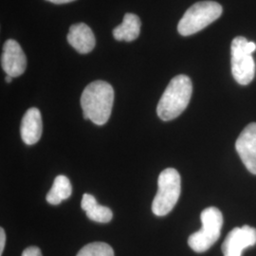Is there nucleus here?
Returning a JSON list of instances; mask_svg holds the SVG:
<instances>
[{"mask_svg": "<svg viewBox=\"0 0 256 256\" xmlns=\"http://www.w3.org/2000/svg\"><path fill=\"white\" fill-rule=\"evenodd\" d=\"M236 149L248 172L256 174V122L244 128L236 140Z\"/></svg>", "mask_w": 256, "mask_h": 256, "instance_id": "obj_9", "label": "nucleus"}, {"mask_svg": "<svg viewBox=\"0 0 256 256\" xmlns=\"http://www.w3.org/2000/svg\"><path fill=\"white\" fill-rule=\"evenodd\" d=\"M5 80H6V82H12V77L10 76V75H7L6 78H5Z\"/></svg>", "mask_w": 256, "mask_h": 256, "instance_id": "obj_19", "label": "nucleus"}, {"mask_svg": "<svg viewBox=\"0 0 256 256\" xmlns=\"http://www.w3.org/2000/svg\"><path fill=\"white\" fill-rule=\"evenodd\" d=\"M68 41L70 46L82 54L90 52L96 44L92 28L84 23H77L70 28Z\"/></svg>", "mask_w": 256, "mask_h": 256, "instance_id": "obj_11", "label": "nucleus"}, {"mask_svg": "<svg viewBox=\"0 0 256 256\" xmlns=\"http://www.w3.org/2000/svg\"><path fill=\"white\" fill-rule=\"evenodd\" d=\"M222 7L214 1H202L186 10L178 22V30L182 36H189L200 32L214 21L220 18Z\"/></svg>", "mask_w": 256, "mask_h": 256, "instance_id": "obj_3", "label": "nucleus"}, {"mask_svg": "<svg viewBox=\"0 0 256 256\" xmlns=\"http://www.w3.org/2000/svg\"><path fill=\"white\" fill-rule=\"evenodd\" d=\"M180 176L174 168L164 170L158 180V192L152 210L158 216H164L174 209L180 196Z\"/></svg>", "mask_w": 256, "mask_h": 256, "instance_id": "obj_5", "label": "nucleus"}, {"mask_svg": "<svg viewBox=\"0 0 256 256\" xmlns=\"http://www.w3.org/2000/svg\"><path fill=\"white\" fill-rule=\"evenodd\" d=\"M72 194V187L70 180L60 174L55 178L54 182L46 194V202L52 205H59L63 200H68Z\"/></svg>", "mask_w": 256, "mask_h": 256, "instance_id": "obj_14", "label": "nucleus"}, {"mask_svg": "<svg viewBox=\"0 0 256 256\" xmlns=\"http://www.w3.org/2000/svg\"><path fill=\"white\" fill-rule=\"evenodd\" d=\"M2 68L7 75L18 77L25 72L27 68V58L21 46L16 40L9 39L3 46L1 56Z\"/></svg>", "mask_w": 256, "mask_h": 256, "instance_id": "obj_8", "label": "nucleus"}, {"mask_svg": "<svg viewBox=\"0 0 256 256\" xmlns=\"http://www.w3.org/2000/svg\"><path fill=\"white\" fill-rule=\"evenodd\" d=\"M192 93V81L188 76L182 74L174 77L158 104V117L164 122L178 118L188 106Z\"/></svg>", "mask_w": 256, "mask_h": 256, "instance_id": "obj_2", "label": "nucleus"}, {"mask_svg": "<svg viewBox=\"0 0 256 256\" xmlns=\"http://www.w3.org/2000/svg\"><path fill=\"white\" fill-rule=\"evenodd\" d=\"M46 1H50V2L54 3V4H64V3L72 2V1H75V0H46Z\"/></svg>", "mask_w": 256, "mask_h": 256, "instance_id": "obj_18", "label": "nucleus"}, {"mask_svg": "<svg viewBox=\"0 0 256 256\" xmlns=\"http://www.w3.org/2000/svg\"><path fill=\"white\" fill-rule=\"evenodd\" d=\"M42 256V252L40 250V248L38 247H34V246H32V247H28L23 252L22 256Z\"/></svg>", "mask_w": 256, "mask_h": 256, "instance_id": "obj_16", "label": "nucleus"}, {"mask_svg": "<svg viewBox=\"0 0 256 256\" xmlns=\"http://www.w3.org/2000/svg\"><path fill=\"white\" fill-rule=\"evenodd\" d=\"M43 132L41 113L36 108H32L25 113L20 126V133L23 142L28 146L36 144Z\"/></svg>", "mask_w": 256, "mask_h": 256, "instance_id": "obj_10", "label": "nucleus"}, {"mask_svg": "<svg viewBox=\"0 0 256 256\" xmlns=\"http://www.w3.org/2000/svg\"><path fill=\"white\" fill-rule=\"evenodd\" d=\"M140 27L142 23L138 16L134 14H126L122 23L113 30V36L118 41H134L140 34Z\"/></svg>", "mask_w": 256, "mask_h": 256, "instance_id": "obj_13", "label": "nucleus"}, {"mask_svg": "<svg viewBox=\"0 0 256 256\" xmlns=\"http://www.w3.org/2000/svg\"><path fill=\"white\" fill-rule=\"evenodd\" d=\"M256 244V229L248 225L232 230L222 244L224 256H241L245 248Z\"/></svg>", "mask_w": 256, "mask_h": 256, "instance_id": "obj_7", "label": "nucleus"}, {"mask_svg": "<svg viewBox=\"0 0 256 256\" xmlns=\"http://www.w3.org/2000/svg\"><path fill=\"white\" fill-rule=\"evenodd\" d=\"M81 207L86 212V216L95 222L108 223L113 218L112 210L106 206L100 205L90 194H84Z\"/></svg>", "mask_w": 256, "mask_h": 256, "instance_id": "obj_12", "label": "nucleus"}, {"mask_svg": "<svg viewBox=\"0 0 256 256\" xmlns=\"http://www.w3.org/2000/svg\"><path fill=\"white\" fill-rule=\"evenodd\" d=\"M114 102V90L108 82H92L84 90L81 96L84 118L97 126H104L110 120Z\"/></svg>", "mask_w": 256, "mask_h": 256, "instance_id": "obj_1", "label": "nucleus"}, {"mask_svg": "<svg viewBox=\"0 0 256 256\" xmlns=\"http://www.w3.org/2000/svg\"><path fill=\"white\" fill-rule=\"evenodd\" d=\"M202 228L190 236L188 244L196 252L208 250L220 238L223 226L222 212L216 207L202 210L200 214Z\"/></svg>", "mask_w": 256, "mask_h": 256, "instance_id": "obj_6", "label": "nucleus"}, {"mask_svg": "<svg viewBox=\"0 0 256 256\" xmlns=\"http://www.w3.org/2000/svg\"><path fill=\"white\" fill-rule=\"evenodd\" d=\"M5 243H6V234H5L4 229L1 228L0 229V256H2V254H3Z\"/></svg>", "mask_w": 256, "mask_h": 256, "instance_id": "obj_17", "label": "nucleus"}, {"mask_svg": "<svg viewBox=\"0 0 256 256\" xmlns=\"http://www.w3.org/2000/svg\"><path fill=\"white\" fill-rule=\"evenodd\" d=\"M77 256H114V250L106 243L94 242L82 247Z\"/></svg>", "mask_w": 256, "mask_h": 256, "instance_id": "obj_15", "label": "nucleus"}, {"mask_svg": "<svg viewBox=\"0 0 256 256\" xmlns=\"http://www.w3.org/2000/svg\"><path fill=\"white\" fill-rule=\"evenodd\" d=\"M256 50V43L248 41L245 37H236L232 42V74L239 84L247 86L254 78L256 62L252 52Z\"/></svg>", "mask_w": 256, "mask_h": 256, "instance_id": "obj_4", "label": "nucleus"}]
</instances>
